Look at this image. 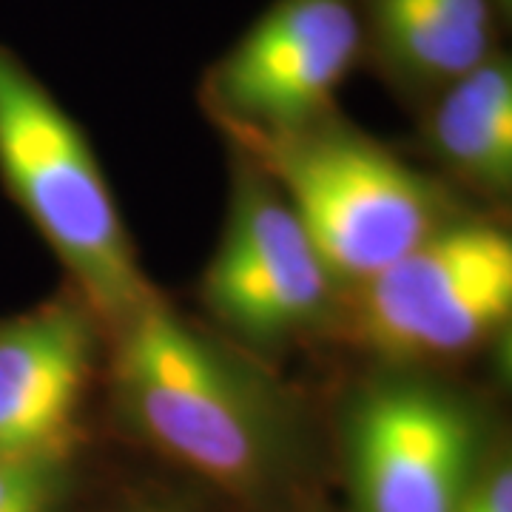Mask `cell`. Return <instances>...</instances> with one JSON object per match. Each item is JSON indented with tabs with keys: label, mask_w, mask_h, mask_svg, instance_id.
Here are the masks:
<instances>
[{
	"label": "cell",
	"mask_w": 512,
	"mask_h": 512,
	"mask_svg": "<svg viewBox=\"0 0 512 512\" xmlns=\"http://www.w3.org/2000/svg\"><path fill=\"white\" fill-rule=\"evenodd\" d=\"M336 279L274 183L248 163L237 174L220 251L202 276V299L222 325L271 345L316 325Z\"/></svg>",
	"instance_id": "52a82bcc"
},
{
	"label": "cell",
	"mask_w": 512,
	"mask_h": 512,
	"mask_svg": "<svg viewBox=\"0 0 512 512\" xmlns=\"http://www.w3.org/2000/svg\"><path fill=\"white\" fill-rule=\"evenodd\" d=\"M353 302V333L399 359L456 356L478 348L512 316V242L481 220H450Z\"/></svg>",
	"instance_id": "277c9868"
},
{
	"label": "cell",
	"mask_w": 512,
	"mask_h": 512,
	"mask_svg": "<svg viewBox=\"0 0 512 512\" xmlns=\"http://www.w3.org/2000/svg\"><path fill=\"white\" fill-rule=\"evenodd\" d=\"M0 171L100 319L123 328L157 296L83 128L0 46Z\"/></svg>",
	"instance_id": "3957f363"
},
{
	"label": "cell",
	"mask_w": 512,
	"mask_h": 512,
	"mask_svg": "<svg viewBox=\"0 0 512 512\" xmlns=\"http://www.w3.org/2000/svg\"><path fill=\"white\" fill-rule=\"evenodd\" d=\"M458 512H512V473L507 464H493L478 473L476 484L464 498Z\"/></svg>",
	"instance_id": "7c38bea8"
},
{
	"label": "cell",
	"mask_w": 512,
	"mask_h": 512,
	"mask_svg": "<svg viewBox=\"0 0 512 512\" xmlns=\"http://www.w3.org/2000/svg\"><path fill=\"white\" fill-rule=\"evenodd\" d=\"M430 146L458 177L501 194L512 183V66L495 49L476 69L436 92Z\"/></svg>",
	"instance_id": "30bf717a"
},
{
	"label": "cell",
	"mask_w": 512,
	"mask_h": 512,
	"mask_svg": "<svg viewBox=\"0 0 512 512\" xmlns=\"http://www.w3.org/2000/svg\"><path fill=\"white\" fill-rule=\"evenodd\" d=\"M365 49L407 92H439L495 52L490 0H359Z\"/></svg>",
	"instance_id": "9c48e42d"
},
{
	"label": "cell",
	"mask_w": 512,
	"mask_h": 512,
	"mask_svg": "<svg viewBox=\"0 0 512 512\" xmlns=\"http://www.w3.org/2000/svg\"><path fill=\"white\" fill-rule=\"evenodd\" d=\"M478 421L456 393L416 379L367 387L348 419L359 512H458L478 478Z\"/></svg>",
	"instance_id": "8992f818"
},
{
	"label": "cell",
	"mask_w": 512,
	"mask_h": 512,
	"mask_svg": "<svg viewBox=\"0 0 512 512\" xmlns=\"http://www.w3.org/2000/svg\"><path fill=\"white\" fill-rule=\"evenodd\" d=\"M365 55L359 0H274L202 80L228 134H282L333 114Z\"/></svg>",
	"instance_id": "5b68a950"
},
{
	"label": "cell",
	"mask_w": 512,
	"mask_h": 512,
	"mask_svg": "<svg viewBox=\"0 0 512 512\" xmlns=\"http://www.w3.org/2000/svg\"><path fill=\"white\" fill-rule=\"evenodd\" d=\"M69 493V456L0 461V512H60Z\"/></svg>",
	"instance_id": "8fae6325"
},
{
	"label": "cell",
	"mask_w": 512,
	"mask_h": 512,
	"mask_svg": "<svg viewBox=\"0 0 512 512\" xmlns=\"http://www.w3.org/2000/svg\"><path fill=\"white\" fill-rule=\"evenodd\" d=\"M134 512H163V510H134Z\"/></svg>",
	"instance_id": "5bb4252c"
},
{
	"label": "cell",
	"mask_w": 512,
	"mask_h": 512,
	"mask_svg": "<svg viewBox=\"0 0 512 512\" xmlns=\"http://www.w3.org/2000/svg\"><path fill=\"white\" fill-rule=\"evenodd\" d=\"M495 9V15H510L512 9V0H490Z\"/></svg>",
	"instance_id": "4fadbf2b"
},
{
	"label": "cell",
	"mask_w": 512,
	"mask_h": 512,
	"mask_svg": "<svg viewBox=\"0 0 512 512\" xmlns=\"http://www.w3.org/2000/svg\"><path fill=\"white\" fill-rule=\"evenodd\" d=\"M117 333V393L131 424L225 493L271 498L296 461L293 413L274 384L160 296Z\"/></svg>",
	"instance_id": "6da1fadb"
},
{
	"label": "cell",
	"mask_w": 512,
	"mask_h": 512,
	"mask_svg": "<svg viewBox=\"0 0 512 512\" xmlns=\"http://www.w3.org/2000/svg\"><path fill=\"white\" fill-rule=\"evenodd\" d=\"M231 140L291 205L336 285H362L456 220L430 177L333 114Z\"/></svg>",
	"instance_id": "7a4b0ae2"
},
{
	"label": "cell",
	"mask_w": 512,
	"mask_h": 512,
	"mask_svg": "<svg viewBox=\"0 0 512 512\" xmlns=\"http://www.w3.org/2000/svg\"><path fill=\"white\" fill-rule=\"evenodd\" d=\"M94 350V319L74 302L0 328V461L69 456Z\"/></svg>",
	"instance_id": "ba28073f"
}]
</instances>
